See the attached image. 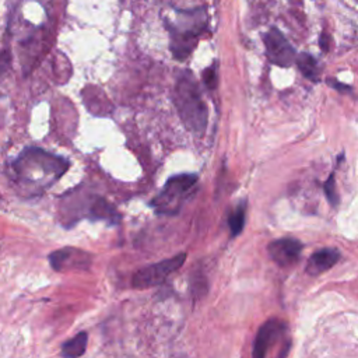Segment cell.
<instances>
[{
    "mask_svg": "<svg viewBox=\"0 0 358 358\" xmlns=\"http://www.w3.org/2000/svg\"><path fill=\"white\" fill-rule=\"evenodd\" d=\"M69 159L39 147H27L10 164L11 179L27 196H38L56 183L69 169Z\"/></svg>",
    "mask_w": 358,
    "mask_h": 358,
    "instance_id": "cell-1",
    "label": "cell"
},
{
    "mask_svg": "<svg viewBox=\"0 0 358 358\" xmlns=\"http://www.w3.org/2000/svg\"><path fill=\"white\" fill-rule=\"evenodd\" d=\"M175 105L185 126L197 134L206 130L207 106L203 101L197 83L190 73H185L175 87Z\"/></svg>",
    "mask_w": 358,
    "mask_h": 358,
    "instance_id": "cell-2",
    "label": "cell"
},
{
    "mask_svg": "<svg viewBox=\"0 0 358 358\" xmlns=\"http://www.w3.org/2000/svg\"><path fill=\"white\" fill-rule=\"evenodd\" d=\"M176 22H168L166 27L171 34L172 55L183 60L186 59L197 43L199 35L206 28L204 8L190 11H176Z\"/></svg>",
    "mask_w": 358,
    "mask_h": 358,
    "instance_id": "cell-3",
    "label": "cell"
},
{
    "mask_svg": "<svg viewBox=\"0 0 358 358\" xmlns=\"http://www.w3.org/2000/svg\"><path fill=\"white\" fill-rule=\"evenodd\" d=\"M197 183V175L180 173L169 178L162 190L151 200V207L158 214H176Z\"/></svg>",
    "mask_w": 358,
    "mask_h": 358,
    "instance_id": "cell-4",
    "label": "cell"
},
{
    "mask_svg": "<svg viewBox=\"0 0 358 358\" xmlns=\"http://www.w3.org/2000/svg\"><path fill=\"white\" fill-rule=\"evenodd\" d=\"M185 260H186V253H179L173 257H169V259H165L162 262L145 266V267H143V268H140L138 271L134 273L133 280H131V285L134 288H138V289L159 285L173 271H176L185 263Z\"/></svg>",
    "mask_w": 358,
    "mask_h": 358,
    "instance_id": "cell-5",
    "label": "cell"
},
{
    "mask_svg": "<svg viewBox=\"0 0 358 358\" xmlns=\"http://www.w3.org/2000/svg\"><path fill=\"white\" fill-rule=\"evenodd\" d=\"M263 42L266 46V55L271 63L280 67H289L295 62V49L277 28H271L266 32Z\"/></svg>",
    "mask_w": 358,
    "mask_h": 358,
    "instance_id": "cell-6",
    "label": "cell"
},
{
    "mask_svg": "<svg viewBox=\"0 0 358 358\" xmlns=\"http://www.w3.org/2000/svg\"><path fill=\"white\" fill-rule=\"evenodd\" d=\"M92 263V256L78 248L64 246L49 255V264L55 271L88 270Z\"/></svg>",
    "mask_w": 358,
    "mask_h": 358,
    "instance_id": "cell-7",
    "label": "cell"
},
{
    "mask_svg": "<svg viewBox=\"0 0 358 358\" xmlns=\"http://www.w3.org/2000/svg\"><path fill=\"white\" fill-rule=\"evenodd\" d=\"M267 252L274 263L281 267H288L298 262L302 252V243L294 238H281L270 242Z\"/></svg>",
    "mask_w": 358,
    "mask_h": 358,
    "instance_id": "cell-8",
    "label": "cell"
},
{
    "mask_svg": "<svg viewBox=\"0 0 358 358\" xmlns=\"http://www.w3.org/2000/svg\"><path fill=\"white\" fill-rule=\"evenodd\" d=\"M81 218H90L91 221H106L109 224H117L120 214L117 210L103 197L98 194H90L87 206L83 208Z\"/></svg>",
    "mask_w": 358,
    "mask_h": 358,
    "instance_id": "cell-9",
    "label": "cell"
},
{
    "mask_svg": "<svg viewBox=\"0 0 358 358\" xmlns=\"http://www.w3.org/2000/svg\"><path fill=\"white\" fill-rule=\"evenodd\" d=\"M285 331V324L277 319H270L262 324L257 331L255 344H253V357L263 358L266 357L268 348L282 336Z\"/></svg>",
    "mask_w": 358,
    "mask_h": 358,
    "instance_id": "cell-10",
    "label": "cell"
},
{
    "mask_svg": "<svg viewBox=\"0 0 358 358\" xmlns=\"http://www.w3.org/2000/svg\"><path fill=\"white\" fill-rule=\"evenodd\" d=\"M340 252L337 249L324 248L317 252H315L308 263H306V273L310 275H319L329 268H331L338 260H340Z\"/></svg>",
    "mask_w": 358,
    "mask_h": 358,
    "instance_id": "cell-11",
    "label": "cell"
},
{
    "mask_svg": "<svg viewBox=\"0 0 358 358\" xmlns=\"http://www.w3.org/2000/svg\"><path fill=\"white\" fill-rule=\"evenodd\" d=\"M87 343H88V336H87V333L81 331L62 345L60 355L69 357V358L81 357L87 350Z\"/></svg>",
    "mask_w": 358,
    "mask_h": 358,
    "instance_id": "cell-12",
    "label": "cell"
},
{
    "mask_svg": "<svg viewBox=\"0 0 358 358\" xmlns=\"http://www.w3.org/2000/svg\"><path fill=\"white\" fill-rule=\"evenodd\" d=\"M295 63L299 69V71L309 80L312 81H316L317 77H319V67H317V62L316 59L309 55V53H299L296 57H295Z\"/></svg>",
    "mask_w": 358,
    "mask_h": 358,
    "instance_id": "cell-13",
    "label": "cell"
},
{
    "mask_svg": "<svg viewBox=\"0 0 358 358\" xmlns=\"http://www.w3.org/2000/svg\"><path fill=\"white\" fill-rule=\"evenodd\" d=\"M245 213H246V204L242 203L229 214L228 225L232 236H236L239 232H242L243 224H245Z\"/></svg>",
    "mask_w": 358,
    "mask_h": 358,
    "instance_id": "cell-14",
    "label": "cell"
},
{
    "mask_svg": "<svg viewBox=\"0 0 358 358\" xmlns=\"http://www.w3.org/2000/svg\"><path fill=\"white\" fill-rule=\"evenodd\" d=\"M324 193L331 206H336L338 203V194L336 192V180H334V173H330L327 180L324 182Z\"/></svg>",
    "mask_w": 358,
    "mask_h": 358,
    "instance_id": "cell-15",
    "label": "cell"
},
{
    "mask_svg": "<svg viewBox=\"0 0 358 358\" xmlns=\"http://www.w3.org/2000/svg\"><path fill=\"white\" fill-rule=\"evenodd\" d=\"M203 81L207 85V88H210V90L215 88V85H217V71H215L214 66L208 67L203 71Z\"/></svg>",
    "mask_w": 358,
    "mask_h": 358,
    "instance_id": "cell-16",
    "label": "cell"
},
{
    "mask_svg": "<svg viewBox=\"0 0 358 358\" xmlns=\"http://www.w3.org/2000/svg\"><path fill=\"white\" fill-rule=\"evenodd\" d=\"M329 41H330V38L323 32V34L320 35V39H319V45H320V48L323 49V52H327V50H329Z\"/></svg>",
    "mask_w": 358,
    "mask_h": 358,
    "instance_id": "cell-17",
    "label": "cell"
},
{
    "mask_svg": "<svg viewBox=\"0 0 358 358\" xmlns=\"http://www.w3.org/2000/svg\"><path fill=\"white\" fill-rule=\"evenodd\" d=\"M0 200H1V197H0Z\"/></svg>",
    "mask_w": 358,
    "mask_h": 358,
    "instance_id": "cell-18",
    "label": "cell"
}]
</instances>
